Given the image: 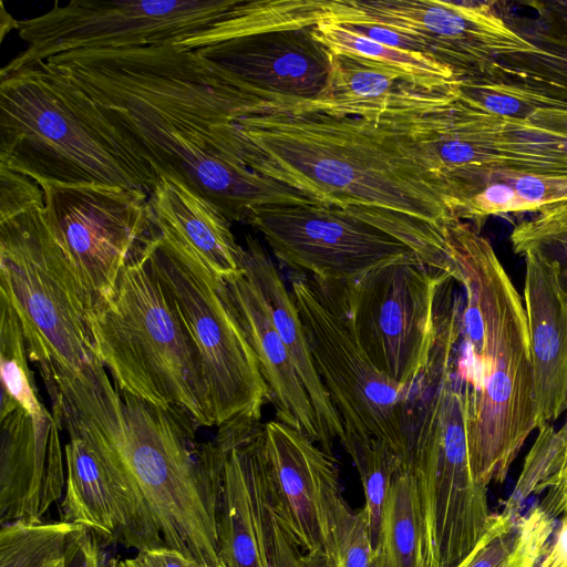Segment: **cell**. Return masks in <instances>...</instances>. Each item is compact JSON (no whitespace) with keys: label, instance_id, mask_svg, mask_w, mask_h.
I'll use <instances>...</instances> for the list:
<instances>
[{"label":"cell","instance_id":"obj_23","mask_svg":"<svg viewBox=\"0 0 567 567\" xmlns=\"http://www.w3.org/2000/svg\"><path fill=\"white\" fill-rule=\"evenodd\" d=\"M150 199L166 243L197 257L217 280L243 274V246L212 203L167 176H159Z\"/></svg>","mask_w":567,"mask_h":567},{"label":"cell","instance_id":"obj_26","mask_svg":"<svg viewBox=\"0 0 567 567\" xmlns=\"http://www.w3.org/2000/svg\"><path fill=\"white\" fill-rule=\"evenodd\" d=\"M494 167L567 177V107L540 110L522 121L503 118Z\"/></svg>","mask_w":567,"mask_h":567},{"label":"cell","instance_id":"obj_41","mask_svg":"<svg viewBox=\"0 0 567 567\" xmlns=\"http://www.w3.org/2000/svg\"><path fill=\"white\" fill-rule=\"evenodd\" d=\"M116 567H204L181 551L159 547L138 551L134 557L120 560Z\"/></svg>","mask_w":567,"mask_h":567},{"label":"cell","instance_id":"obj_1","mask_svg":"<svg viewBox=\"0 0 567 567\" xmlns=\"http://www.w3.org/2000/svg\"><path fill=\"white\" fill-rule=\"evenodd\" d=\"M80 87L158 176L183 182L229 221L301 198L237 154L239 117L265 104L194 50L174 43L61 53L44 61Z\"/></svg>","mask_w":567,"mask_h":567},{"label":"cell","instance_id":"obj_22","mask_svg":"<svg viewBox=\"0 0 567 567\" xmlns=\"http://www.w3.org/2000/svg\"><path fill=\"white\" fill-rule=\"evenodd\" d=\"M227 301L255 352L277 421L303 433L331 453L310 396L277 332L265 301L243 274L221 280Z\"/></svg>","mask_w":567,"mask_h":567},{"label":"cell","instance_id":"obj_12","mask_svg":"<svg viewBox=\"0 0 567 567\" xmlns=\"http://www.w3.org/2000/svg\"><path fill=\"white\" fill-rule=\"evenodd\" d=\"M450 277L422 261L403 260L342 284L359 346L401 386L412 389L429 365L436 340L437 296Z\"/></svg>","mask_w":567,"mask_h":567},{"label":"cell","instance_id":"obj_25","mask_svg":"<svg viewBox=\"0 0 567 567\" xmlns=\"http://www.w3.org/2000/svg\"><path fill=\"white\" fill-rule=\"evenodd\" d=\"M244 275L260 292L270 319L285 343L310 396L317 421L332 451L333 441L344 436L341 419L317 373L306 331L290 290L260 241L247 235L243 246Z\"/></svg>","mask_w":567,"mask_h":567},{"label":"cell","instance_id":"obj_6","mask_svg":"<svg viewBox=\"0 0 567 567\" xmlns=\"http://www.w3.org/2000/svg\"><path fill=\"white\" fill-rule=\"evenodd\" d=\"M0 293L16 310L29 360L51 392L100 361L92 305L45 216L44 194L29 176L0 165Z\"/></svg>","mask_w":567,"mask_h":567},{"label":"cell","instance_id":"obj_32","mask_svg":"<svg viewBox=\"0 0 567 567\" xmlns=\"http://www.w3.org/2000/svg\"><path fill=\"white\" fill-rule=\"evenodd\" d=\"M20 320L11 302L0 293V372L1 394H6L35 417L51 413L41 402Z\"/></svg>","mask_w":567,"mask_h":567},{"label":"cell","instance_id":"obj_11","mask_svg":"<svg viewBox=\"0 0 567 567\" xmlns=\"http://www.w3.org/2000/svg\"><path fill=\"white\" fill-rule=\"evenodd\" d=\"M238 0L58 1L45 13L18 20L27 43L1 72L91 49L176 43L220 19Z\"/></svg>","mask_w":567,"mask_h":567},{"label":"cell","instance_id":"obj_42","mask_svg":"<svg viewBox=\"0 0 567 567\" xmlns=\"http://www.w3.org/2000/svg\"><path fill=\"white\" fill-rule=\"evenodd\" d=\"M377 42L426 56L425 47L413 37L392 28L374 23L342 24ZM430 58V56H429Z\"/></svg>","mask_w":567,"mask_h":567},{"label":"cell","instance_id":"obj_13","mask_svg":"<svg viewBox=\"0 0 567 567\" xmlns=\"http://www.w3.org/2000/svg\"><path fill=\"white\" fill-rule=\"evenodd\" d=\"M40 187L51 230L93 310L111 293L122 267L161 238L150 196L105 185Z\"/></svg>","mask_w":567,"mask_h":567},{"label":"cell","instance_id":"obj_34","mask_svg":"<svg viewBox=\"0 0 567 567\" xmlns=\"http://www.w3.org/2000/svg\"><path fill=\"white\" fill-rule=\"evenodd\" d=\"M567 446V421L557 431L547 423L538 429L537 437L526 455L515 489L505 501L504 514L517 517L530 494H538L539 486L559 467Z\"/></svg>","mask_w":567,"mask_h":567},{"label":"cell","instance_id":"obj_16","mask_svg":"<svg viewBox=\"0 0 567 567\" xmlns=\"http://www.w3.org/2000/svg\"><path fill=\"white\" fill-rule=\"evenodd\" d=\"M274 507L307 554L330 550L331 515L342 495L333 454L280 421L264 424Z\"/></svg>","mask_w":567,"mask_h":567},{"label":"cell","instance_id":"obj_37","mask_svg":"<svg viewBox=\"0 0 567 567\" xmlns=\"http://www.w3.org/2000/svg\"><path fill=\"white\" fill-rule=\"evenodd\" d=\"M265 526L269 567H307L301 547L272 505L268 472L265 492Z\"/></svg>","mask_w":567,"mask_h":567},{"label":"cell","instance_id":"obj_10","mask_svg":"<svg viewBox=\"0 0 567 567\" xmlns=\"http://www.w3.org/2000/svg\"><path fill=\"white\" fill-rule=\"evenodd\" d=\"M150 265L198 352L215 426L237 419L260 420L269 391L221 280L197 257L162 237L150 252Z\"/></svg>","mask_w":567,"mask_h":567},{"label":"cell","instance_id":"obj_39","mask_svg":"<svg viewBox=\"0 0 567 567\" xmlns=\"http://www.w3.org/2000/svg\"><path fill=\"white\" fill-rule=\"evenodd\" d=\"M115 559H107L97 536L78 526L70 535L65 548V567H116Z\"/></svg>","mask_w":567,"mask_h":567},{"label":"cell","instance_id":"obj_33","mask_svg":"<svg viewBox=\"0 0 567 567\" xmlns=\"http://www.w3.org/2000/svg\"><path fill=\"white\" fill-rule=\"evenodd\" d=\"M486 75L517 81L567 101V49L538 47L533 52L508 55Z\"/></svg>","mask_w":567,"mask_h":567},{"label":"cell","instance_id":"obj_9","mask_svg":"<svg viewBox=\"0 0 567 567\" xmlns=\"http://www.w3.org/2000/svg\"><path fill=\"white\" fill-rule=\"evenodd\" d=\"M290 292L315 368L341 419L344 435L382 441L404 472L413 388L391 381L362 351L351 326L342 284L297 272L291 278Z\"/></svg>","mask_w":567,"mask_h":567},{"label":"cell","instance_id":"obj_27","mask_svg":"<svg viewBox=\"0 0 567 567\" xmlns=\"http://www.w3.org/2000/svg\"><path fill=\"white\" fill-rule=\"evenodd\" d=\"M315 38L331 53L343 54L388 70L425 90H444L457 82L454 72L435 60L377 42L346 25L319 20Z\"/></svg>","mask_w":567,"mask_h":567},{"label":"cell","instance_id":"obj_31","mask_svg":"<svg viewBox=\"0 0 567 567\" xmlns=\"http://www.w3.org/2000/svg\"><path fill=\"white\" fill-rule=\"evenodd\" d=\"M341 444L358 470L365 498L371 545L380 555L382 512L391 482L399 471L402 472L400 462L382 441L374 437L346 434Z\"/></svg>","mask_w":567,"mask_h":567},{"label":"cell","instance_id":"obj_8","mask_svg":"<svg viewBox=\"0 0 567 567\" xmlns=\"http://www.w3.org/2000/svg\"><path fill=\"white\" fill-rule=\"evenodd\" d=\"M322 1L238 0L217 21L175 44L194 50L267 106L312 104L326 90L331 54L313 35Z\"/></svg>","mask_w":567,"mask_h":567},{"label":"cell","instance_id":"obj_7","mask_svg":"<svg viewBox=\"0 0 567 567\" xmlns=\"http://www.w3.org/2000/svg\"><path fill=\"white\" fill-rule=\"evenodd\" d=\"M155 245L128 260L111 293L94 306L93 347L118 392L181 408L199 426H215L198 352L150 265Z\"/></svg>","mask_w":567,"mask_h":567},{"label":"cell","instance_id":"obj_2","mask_svg":"<svg viewBox=\"0 0 567 567\" xmlns=\"http://www.w3.org/2000/svg\"><path fill=\"white\" fill-rule=\"evenodd\" d=\"M236 150L257 174L392 234L453 278L449 227L460 219L457 203L388 124L267 106L237 120Z\"/></svg>","mask_w":567,"mask_h":567},{"label":"cell","instance_id":"obj_21","mask_svg":"<svg viewBox=\"0 0 567 567\" xmlns=\"http://www.w3.org/2000/svg\"><path fill=\"white\" fill-rule=\"evenodd\" d=\"M523 256L538 430L567 411V288L553 260L534 249Z\"/></svg>","mask_w":567,"mask_h":567},{"label":"cell","instance_id":"obj_14","mask_svg":"<svg viewBox=\"0 0 567 567\" xmlns=\"http://www.w3.org/2000/svg\"><path fill=\"white\" fill-rule=\"evenodd\" d=\"M494 6L482 1L322 0L320 20L374 23L404 32L461 79L484 75L505 56L538 49Z\"/></svg>","mask_w":567,"mask_h":567},{"label":"cell","instance_id":"obj_5","mask_svg":"<svg viewBox=\"0 0 567 567\" xmlns=\"http://www.w3.org/2000/svg\"><path fill=\"white\" fill-rule=\"evenodd\" d=\"M0 165L39 185H105L150 197L159 179L96 104L44 61L0 71Z\"/></svg>","mask_w":567,"mask_h":567},{"label":"cell","instance_id":"obj_38","mask_svg":"<svg viewBox=\"0 0 567 567\" xmlns=\"http://www.w3.org/2000/svg\"><path fill=\"white\" fill-rule=\"evenodd\" d=\"M537 27L525 37L537 47L567 49V1L533 2Z\"/></svg>","mask_w":567,"mask_h":567},{"label":"cell","instance_id":"obj_45","mask_svg":"<svg viewBox=\"0 0 567 567\" xmlns=\"http://www.w3.org/2000/svg\"><path fill=\"white\" fill-rule=\"evenodd\" d=\"M1 31H0V40L2 41L6 34L12 30L18 29V20H16L4 8L3 2H1Z\"/></svg>","mask_w":567,"mask_h":567},{"label":"cell","instance_id":"obj_4","mask_svg":"<svg viewBox=\"0 0 567 567\" xmlns=\"http://www.w3.org/2000/svg\"><path fill=\"white\" fill-rule=\"evenodd\" d=\"M449 246L463 288L457 365L467 385L473 480L503 483L537 429L528 321L519 292L491 243L454 220Z\"/></svg>","mask_w":567,"mask_h":567},{"label":"cell","instance_id":"obj_30","mask_svg":"<svg viewBox=\"0 0 567 567\" xmlns=\"http://www.w3.org/2000/svg\"><path fill=\"white\" fill-rule=\"evenodd\" d=\"M457 96L485 113L515 121L526 120L540 110L567 107V101L517 81L488 75L457 79Z\"/></svg>","mask_w":567,"mask_h":567},{"label":"cell","instance_id":"obj_3","mask_svg":"<svg viewBox=\"0 0 567 567\" xmlns=\"http://www.w3.org/2000/svg\"><path fill=\"white\" fill-rule=\"evenodd\" d=\"M64 398L61 412L89 435L161 536L204 567H224L217 513L224 454L197 442V422L177 406L128 393Z\"/></svg>","mask_w":567,"mask_h":567},{"label":"cell","instance_id":"obj_43","mask_svg":"<svg viewBox=\"0 0 567 567\" xmlns=\"http://www.w3.org/2000/svg\"><path fill=\"white\" fill-rule=\"evenodd\" d=\"M537 567H567V523L560 522L554 542Z\"/></svg>","mask_w":567,"mask_h":567},{"label":"cell","instance_id":"obj_40","mask_svg":"<svg viewBox=\"0 0 567 567\" xmlns=\"http://www.w3.org/2000/svg\"><path fill=\"white\" fill-rule=\"evenodd\" d=\"M544 491L540 508L553 519L561 516L560 522L567 523V446L557 471L539 486L538 493Z\"/></svg>","mask_w":567,"mask_h":567},{"label":"cell","instance_id":"obj_29","mask_svg":"<svg viewBox=\"0 0 567 567\" xmlns=\"http://www.w3.org/2000/svg\"><path fill=\"white\" fill-rule=\"evenodd\" d=\"M383 567H425L423 517L416 477L398 472L390 485L381 520Z\"/></svg>","mask_w":567,"mask_h":567},{"label":"cell","instance_id":"obj_44","mask_svg":"<svg viewBox=\"0 0 567 567\" xmlns=\"http://www.w3.org/2000/svg\"><path fill=\"white\" fill-rule=\"evenodd\" d=\"M305 561L307 567H336L333 559L326 551L306 554Z\"/></svg>","mask_w":567,"mask_h":567},{"label":"cell","instance_id":"obj_36","mask_svg":"<svg viewBox=\"0 0 567 567\" xmlns=\"http://www.w3.org/2000/svg\"><path fill=\"white\" fill-rule=\"evenodd\" d=\"M511 241L518 255L534 249L553 260L567 288V202L548 207L517 225Z\"/></svg>","mask_w":567,"mask_h":567},{"label":"cell","instance_id":"obj_19","mask_svg":"<svg viewBox=\"0 0 567 567\" xmlns=\"http://www.w3.org/2000/svg\"><path fill=\"white\" fill-rule=\"evenodd\" d=\"M0 523L42 520L63 494V461L59 420L35 417L1 394Z\"/></svg>","mask_w":567,"mask_h":567},{"label":"cell","instance_id":"obj_20","mask_svg":"<svg viewBox=\"0 0 567 567\" xmlns=\"http://www.w3.org/2000/svg\"><path fill=\"white\" fill-rule=\"evenodd\" d=\"M380 123L404 135L446 183L457 203V214L472 177L497 163L503 118L471 106L458 96L431 109L390 115Z\"/></svg>","mask_w":567,"mask_h":567},{"label":"cell","instance_id":"obj_35","mask_svg":"<svg viewBox=\"0 0 567 567\" xmlns=\"http://www.w3.org/2000/svg\"><path fill=\"white\" fill-rule=\"evenodd\" d=\"M329 555L336 567H383L371 545L364 507L352 509L343 495L332 509Z\"/></svg>","mask_w":567,"mask_h":567},{"label":"cell","instance_id":"obj_18","mask_svg":"<svg viewBox=\"0 0 567 567\" xmlns=\"http://www.w3.org/2000/svg\"><path fill=\"white\" fill-rule=\"evenodd\" d=\"M218 429L215 439L224 454L217 513L219 558L224 567H269L264 423L237 419Z\"/></svg>","mask_w":567,"mask_h":567},{"label":"cell","instance_id":"obj_15","mask_svg":"<svg viewBox=\"0 0 567 567\" xmlns=\"http://www.w3.org/2000/svg\"><path fill=\"white\" fill-rule=\"evenodd\" d=\"M246 224L262 235L285 265L327 282L346 285L403 260L430 266L392 234L312 200L257 206Z\"/></svg>","mask_w":567,"mask_h":567},{"label":"cell","instance_id":"obj_24","mask_svg":"<svg viewBox=\"0 0 567 567\" xmlns=\"http://www.w3.org/2000/svg\"><path fill=\"white\" fill-rule=\"evenodd\" d=\"M326 90L308 106L380 123L400 113L431 109L457 96V82L444 90H425L396 74L358 59L331 53Z\"/></svg>","mask_w":567,"mask_h":567},{"label":"cell","instance_id":"obj_28","mask_svg":"<svg viewBox=\"0 0 567 567\" xmlns=\"http://www.w3.org/2000/svg\"><path fill=\"white\" fill-rule=\"evenodd\" d=\"M555 519L535 505L518 517L493 513L488 528L456 567H537L550 546Z\"/></svg>","mask_w":567,"mask_h":567},{"label":"cell","instance_id":"obj_17","mask_svg":"<svg viewBox=\"0 0 567 567\" xmlns=\"http://www.w3.org/2000/svg\"><path fill=\"white\" fill-rule=\"evenodd\" d=\"M53 415L69 434L61 520L138 551L166 547L84 430L66 414Z\"/></svg>","mask_w":567,"mask_h":567}]
</instances>
